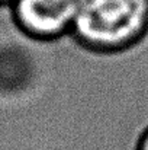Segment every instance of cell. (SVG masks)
<instances>
[{
    "mask_svg": "<svg viewBox=\"0 0 148 150\" xmlns=\"http://www.w3.org/2000/svg\"><path fill=\"white\" fill-rule=\"evenodd\" d=\"M71 35L100 52H118L148 37V0H77Z\"/></svg>",
    "mask_w": 148,
    "mask_h": 150,
    "instance_id": "obj_1",
    "label": "cell"
},
{
    "mask_svg": "<svg viewBox=\"0 0 148 150\" xmlns=\"http://www.w3.org/2000/svg\"><path fill=\"white\" fill-rule=\"evenodd\" d=\"M77 0H15L9 6L12 21L25 35L54 41L71 35Z\"/></svg>",
    "mask_w": 148,
    "mask_h": 150,
    "instance_id": "obj_2",
    "label": "cell"
},
{
    "mask_svg": "<svg viewBox=\"0 0 148 150\" xmlns=\"http://www.w3.org/2000/svg\"><path fill=\"white\" fill-rule=\"evenodd\" d=\"M137 150H148V125L142 130L138 143H137Z\"/></svg>",
    "mask_w": 148,
    "mask_h": 150,
    "instance_id": "obj_3",
    "label": "cell"
},
{
    "mask_svg": "<svg viewBox=\"0 0 148 150\" xmlns=\"http://www.w3.org/2000/svg\"><path fill=\"white\" fill-rule=\"evenodd\" d=\"M13 1H15V0H0V9H6V7H9Z\"/></svg>",
    "mask_w": 148,
    "mask_h": 150,
    "instance_id": "obj_4",
    "label": "cell"
}]
</instances>
